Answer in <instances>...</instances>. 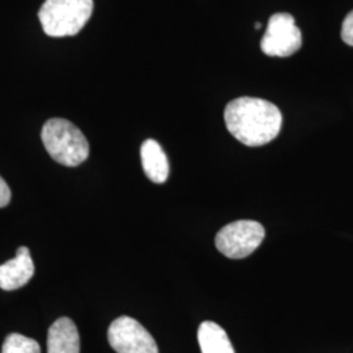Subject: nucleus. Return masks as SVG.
Instances as JSON below:
<instances>
[{
  "label": "nucleus",
  "instance_id": "1a4fd4ad",
  "mask_svg": "<svg viewBox=\"0 0 353 353\" xmlns=\"http://www.w3.org/2000/svg\"><path fill=\"white\" fill-rule=\"evenodd\" d=\"M145 176L154 183H164L169 176V163L164 150L156 140H145L140 148Z\"/></svg>",
  "mask_w": 353,
  "mask_h": 353
},
{
  "label": "nucleus",
  "instance_id": "7ed1b4c3",
  "mask_svg": "<svg viewBox=\"0 0 353 353\" xmlns=\"http://www.w3.org/2000/svg\"><path fill=\"white\" fill-rule=\"evenodd\" d=\"M93 12V0H46L38 11L43 32L50 37L77 34Z\"/></svg>",
  "mask_w": 353,
  "mask_h": 353
},
{
  "label": "nucleus",
  "instance_id": "39448f33",
  "mask_svg": "<svg viewBox=\"0 0 353 353\" xmlns=\"http://www.w3.org/2000/svg\"><path fill=\"white\" fill-rule=\"evenodd\" d=\"M303 36L290 13H275L270 17L261 48L268 57H290L300 50Z\"/></svg>",
  "mask_w": 353,
  "mask_h": 353
},
{
  "label": "nucleus",
  "instance_id": "f8f14e48",
  "mask_svg": "<svg viewBox=\"0 0 353 353\" xmlns=\"http://www.w3.org/2000/svg\"><path fill=\"white\" fill-rule=\"evenodd\" d=\"M341 38L343 41L353 46V11L352 12L348 13L347 17L344 19L343 21V26H341Z\"/></svg>",
  "mask_w": 353,
  "mask_h": 353
},
{
  "label": "nucleus",
  "instance_id": "f03ea898",
  "mask_svg": "<svg viewBox=\"0 0 353 353\" xmlns=\"http://www.w3.org/2000/svg\"><path fill=\"white\" fill-rule=\"evenodd\" d=\"M41 138L51 159L58 164L75 168L88 159V140L74 123L67 119H49L43 125Z\"/></svg>",
  "mask_w": 353,
  "mask_h": 353
},
{
  "label": "nucleus",
  "instance_id": "ddd939ff",
  "mask_svg": "<svg viewBox=\"0 0 353 353\" xmlns=\"http://www.w3.org/2000/svg\"><path fill=\"white\" fill-rule=\"evenodd\" d=\"M11 189L10 186L7 185V182L0 176V208L8 205L11 202Z\"/></svg>",
  "mask_w": 353,
  "mask_h": 353
},
{
  "label": "nucleus",
  "instance_id": "f257e3e1",
  "mask_svg": "<svg viewBox=\"0 0 353 353\" xmlns=\"http://www.w3.org/2000/svg\"><path fill=\"white\" fill-rule=\"evenodd\" d=\"M224 119L228 131L248 147L268 144L278 137L283 125V115L276 105L254 97L229 102Z\"/></svg>",
  "mask_w": 353,
  "mask_h": 353
},
{
  "label": "nucleus",
  "instance_id": "0eeeda50",
  "mask_svg": "<svg viewBox=\"0 0 353 353\" xmlns=\"http://www.w3.org/2000/svg\"><path fill=\"white\" fill-rule=\"evenodd\" d=\"M34 275V265L26 246L17 249L16 258L0 265V288L16 290L23 288Z\"/></svg>",
  "mask_w": 353,
  "mask_h": 353
},
{
  "label": "nucleus",
  "instance_id": "423d86ee",
  "mask_svg": "<svg viewBox=\"0 0 353 353\" xmlns=\"http://www.w3.org/2000/svg\"><path fill=\"white\" fill-rule=\"evenodd\" d=\"M108 341L117 353H159L151 334L131 316H119L108 330Z\"/></svg>",
  "mask_w": 353,
  "mask_h": 353
},
{
  "label": "nucleus",
  "instance_id": "20e7f679",
  "mask_svg": "<svg viewBox=\"0 0 353 353\" xmlns=\"http://www.w3.org/2000/svg\"><path fill=\"white\" fill-rule=\"evenodd\" d=\"M265 228L258 221L239 220L221 228L214 239L217 250L230 259H242L255 252L265 240Z\"/></svg>",
  "mask_w": 353,
  "mask_h": 353
},
{
  "label": "nucleus",
  "instance_id": "4468645a",
  "mask_svg": "<svg viewBox=\"0 0 353 353\" xmlns=\"http://www.w3.org/2000/svg\"><path fill=\"white\" fill-rule=\"evenodd\" d=\"M261 24H259V23H256V24H255V28H256V29H259V28H261Z\"/></svg>",
  "mask_w": 353,
  "mask_h": 353
},
{
  "label": "nucleus",
  "instance_id": "9d476101",
  "mask_svg": "<svg viewBox=\"0 0 353 353\" xmlns=\"http://www.w3.org/2000/svg\"><path fill=\"white\" fill-rule=\"evenodd\" d=\"M198 341L202 353H236L227 331L211 321L199 326Z\"/></svg>",
  "mask_w": 353,
  "mask_h": 353
},
{
  "label": "nucleus",
  "instance_id": "6e6552de",
  "mask_svg": "<svg viewBox=\"0 0 353 353\" xmlns=\"http://www.w3.org/2000/svg\"><path fill=\"white\" fill-rule=\"evenodd\" d=\"M48 353H80V336L72 319L62 316L51 325Z\"/></svg>",
  "mask_w": 353,
  "mask_h": 353
},
{
  "label": "nucleus",
  "instance_id": "9b49d317",
  "mask_svg": "<svg viewBox=\"0 0 353 353\" xmlns=\"http://www.w3.org/2000/svg\"><path fill=\"white\" fill-rule=\"evenodd\" d=\"M1 353H41L37 341L21 334H10L3 343Z\"/></svg>",
  "mask_w": 353,
  "mask_h": 353
}]
</instances>
